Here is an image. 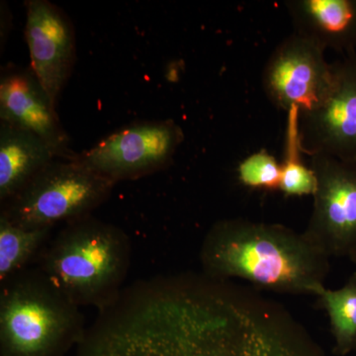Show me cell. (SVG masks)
<instances>
[{
  "mask_svg": "<svg viewBox=\"0 0 356 356\" xmlns=\"http://www.w3.org/2000/svg\"><path fill=\"white\" fill-rule=\"evenodd\" d=\"M76 356H325L284 306L205 273L136 281L98 310Z\"/></svg>",
  "mask_w": 356,
  "mask_h": 356,
  "instance_id": "6da1fadb",
  "label": "cell"
},
{
  "mask_svg": "<svg viewBox=\"0 0 356 356\" xmlns=\"http://www.w3.org/2000/svg\"><path fill=\"white\" fill-rule=\"evenodd\" d=\"M330 259L304 232L245 219L215 222L200 250L206 275L245 280L281 294L316 296L325 286Z\"/></svg>",
  "mask_w": 356,
  "mask_h": 356,
  "instance_id": "7a4b0ae2",
  "label": "cell"
},
{
  "mask_svg": "<svg viewBox=\"0 0 356 356\" xmlns=\"http://www.w3.org/2000/svg\"><path fill=\"white\" fill-rule=\"evenodd\" d=\"M131 252L123 229L91 215L65 224L39 254L37 267L72 304L100 310L125 288Z\"/></svg>",
  "mask_w": 356,
  "mask_h": 356,
  "instance_id": "3957f363",
  "label": "cell"
},
{
  "mask_svg": "<svg viewBox=\"0 0 356 356\" xmlns=\"http://www.w3.org/2000/svg\"><path fill=\"white\" fill-rule=\"evenodd\" d=\"M0 288V356H65L86 334L74 305L36 267Z\"/></svg>",
  "mask_w": 356,
  "mask_h": 356,
  "instance_id": "277c9868",
  "label": "cell"
},
{
  "mask_svg": "<svg viewBox=\"0 0 356 356\" xmlns=\"http://www.w3.org/2000/svg\"><path fill=\"white\" fill-rule=\"evenodd\" d=\"M116 184L79 161L56 159L15 196L0 214L27 229H53L91 216Z\"/></svg>",
  "mask_w": 356,
  "mask_h": 356,
  "instance_id": "5b68a950",
  "label": "cell"
},
{
  "mask_svg": "<svg viewBox=\"0 0 356 356\" xmlns=\"http://www.w3.org/2000/svg\"><path fill=\"white\" fill-rule=\"evenodd\" d=\"M184 133L172 120L139 121L129 124L77 154L76 161L111 180L139 179L172 165Z\"/></svg>",
  "mask_w": 356,
  "mask_h": 356,
  "instance_id": "8992f818",
  "label": "cell"
},
{
  "mask_svg": "<svg viewBox=\"0 0 356 356\" xmlns=\"http://www.w3.org/2000/svg\"><path fill=\"white\" fill-rule=\"evenodd\" d=\"M310 158L317 189L304 233L330 257H348L356 250V163L323 154Z\"/></svg>",
  "mask_w": 356,
  "mask_h": 356,
  "instance_id": "52a82bcc",
  "label": "cell"
},
{
  "mask_svg": "<svg viewBox=\"0 0 356 356\" xmlns=\"http://www.w3.org/2000/svg\"><path fill=\"white\" fill-rule=\"evenodd\" d=\"M332 76V63L327 62L324 49L293 33L267 60L262 86L276 107L303 113L322 102L331 88Z\"/></svg>",
  "mask_w": 356,
  "mask_h": 356,
  "instance_id": "ba28073f",
  "label": "cell"
},
{
  "mask_svg": "<svg viewBox=\"0 0 356 356\" xmlns=\"http://www.w3.org/2000/svg\"><path fill=\"white\" fill-rule=\"evenodd\" d=\"M332 83L320 104L299 114L302 149L356 163V54L332 63Z\"/></svg>",
  "mask_w": 356,
  "mask_h": 356,
  "instance_id": "9c48e42d",
  "label": "cell"
},
{
  "mask_svg": "<svg viewBox=\"0 0 356 356\" xmlns=\"http://www.w3.org/2000/svg\"><path fill=\"white\" fill-rule=\"evenodd\" d=\"M25 8L29 67L57 107L76 64L74 25L62 8L48 0H27Z\"/></svg>",
  "mask_w": 356,
  "mask_h": 356,
  "instance_id": "30bf717a",
  "label": "cell"
},
{
  "mask_svg": "<svg viewBox=\"0 0 356 356\" xmlns=\"http://www.w3.org/2000/svg\"><path fill=\"white\" fill-rule=\"evenodd\" d=\"M57 107L39 83L31 67L9 64L0 74V122L34 134L56 158L76 161L70 138L60 123Z\"/></svg>",
  "mask_w": 356,
  "mask_h": 356,
  "instance_id": "8fae6325",
  "label": "cell"
},
{
  "mask_svg": "<svg viewBox=\"0 0 356 356\" xmlns=\"http://www.w3.org/2000/svg\"><path fill=\"white\" fill-rule=\"evenodd\" d=\"M294 33L325 51L356 54V0H288Z\"/></svg>",
  "mask_w": 356,
  "mask_h": 356,
  "instance_id": "7c38bea8",
  "label": "cell"
},
{
  "mask_svg": "<svg viewBox=\"0 0 356 356\" xmlns=\"http://www.w3.org/2000/svg\"><path fill=\"white\" fill-rule=\"evenodd\" d=\"M56 159L34 134L0 122V204L15 196Z\"/></svg>",
  "mask_w": 356,
  "mask_h": 356,
  "instance_id": "4fadbf2b",
  "label": "cell"
},
{
  "mask_svg": "<svg viewBox=\"0 0 356 356\" xmlns=\"http://www.w3.org/2000/svg\"><path fill=\"white\" fill-rule=\"evenodd\" d=\"M53 229H27L0 214V284L27 269L51 240Z\"/></svg>",
  "mask_w": 356,
  "mask_h": 356,
  "instance_id": "5bb4252c",
  "label": "cell"
},
{
  "mask_svg": "<svg viewBox=\"0 0 356 356\" xmlns=\"http://www.w3.org/2000/svg\"><path fill=\"white\" fill-rule=\"evenodd\" d=\"M316 297L329 316L334 355L346 356L356 350V271L343 287H322Z\"/></svg>",
  "mask_w": 356,
  "mask_h": 356,
  "instance_id": "9a60e30c",
  "label": "cell"
},
{
  "mask_svg": "<svg viewBox=\"0 0 356 356\" xmlns=\"http://www.w3.org/2000/svg\"><path fill=\"white\" fill-rule=\"evenodd\" d=\"M299 112H288L285 158L281 163L280 191L288 197L313 196L317 189V177L310 165L302 161L299 132Z\"/></svg>",
  "mask_w": 356,
  "mask_h": 356,
  "instance_id": "2e32d148",
  "label": "cell"
},
{
  "mask_svg": "<svg viewBox=\"0 0 356 356\" xmlns=\"http://www.w3.org/2000/svg\"><path fill=\"white\" fill-rule=\"evenodd\" d=\"M236 173L241 184L248 188L280 191L281 163L266 149L243 159Z\"/></svg>",
  "mask_w": 356,
  "mask_h": 356,
  "instance_id": "e0dca14e",
  "label": "cell"
},
{
  "mask_svg": "<svg viewBox=\"0 0 356 356\" xmlns=\"http://www.w3.org/2000/svg\"><path fill=\"white\" fill-rule=\"evenodd\" d=\"M1 23H4V26H1V44L6 43L7 36H8L9 28H7V23H10L11 16L10 11H9L8 7L6 3L1 4Z\"/></svg>",
  "mask_w": 356,
  "mask_h": 356,
  "instance_id": "ac0fdd59",
  "label": "cell"
},
{
  "mask_svg": "<svg viewBox=\"0 0 356 356\" xmlns=\"http://www.w3.org/2000/svg\"><path fill=\"white\" fill-rule=\"evenodd\" d=\"M348 259H350V261L353 262V264H356V250L355 252H351V254L350 257H348Z\"/></svg>",
  "mask_w": 356,
  "mask_h": 356,
  "instance_id": "d6986e66",
  "label": "cell"
}]
</instances>
